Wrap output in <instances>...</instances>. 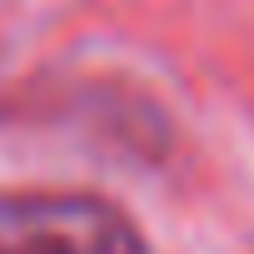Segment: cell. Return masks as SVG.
I'll return each instance as SVG.
<instances>
[{
	"instance_id": "obj_1",
	"label": "cell",
	"mask_w": 254,
	"mask_h": 254,
	"mask_svg": "<svg viewBox=\"0 0 254 254\" xmlns=\"http://www.w3.org/2000/svg\"><path fill=\"white\" fill-rule=\"evenodd\" d=\"M0 254H145V239L100 194H0Z\"/></svg>"
}]
</instances>
